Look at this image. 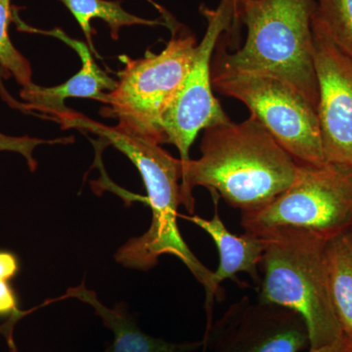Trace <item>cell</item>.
<instances>
[{
    "mask_svg": "<svg viewBox=\"0 0 352 352\" xmlns=\"http://www.w3.org/2000/svg\"><path fill=\"white\" fill-rule=\"evenodd\" d=\"M200 10L207 29L163 120L166 143L177 148L182 166L191 160L190 148L199 132L230 120L212 91V59L219 39L232 29L233 0H219L212 9L201 6Z\"/></svg>",
    "mask_w": 352,
    "mask_h": 352,
    "instance_id": "obj_8",
    "label": "cell"
},
{
    "mask_svg": "<svg viewBox=\"0 0 352 352\" xmlns=\"http://www.w3.org/2000/svg\"><path fill=\"white\" fill-rule=\"evenodd\" d=\"M67 126L85 129L105 138L131 160L142 176L152 210L151 226L142 236L131 238L122 245L116 254V261L124 267L147 271L157 265L163 254L176 256L203 285L206 311L212 312L217 294L212 283V271L189 249L176 221L178 207L182 205L180 159L170 156L157 143L135 138L116 126H104L80 113H72Z\"/></svg>",
    "mask_w": 352,
    "mask_h": 352,
    "instance_id": "obj_3",
    "label": "cell"
},
{
    "mask_svg": "<svg viewBox=\"0 0 352 352\" xmlns=\"http://www.w3.org/2000/svg\"><path fill=\"white\" fill-rule=\"evenodd\" d=\"M214 199V214L212 219H206L199 215L182 217L195 226L200 227L214 240L219 254L217 270L212 272V283L219 293L220 285L226 280L231 279L240 284L237 275L247 273L254 284L261 283V266L266 241L261 236L245 232L244 235H235L224 226L219 212V196L210 192Z\"/></svg>",
    "mask_w": 352,
    "mask_h": 352,
    "instance_id": "obj_12",
    "label": "cell"
},
{
    "mask_svg": "<svg viewBox=\"0 0 352 352\" xmlns=\"http://www.w3.org/2000/svg\"><path fill=\"white\" fill-rule=\"evenodd\" d=\"M19 270V263L15 254L10 252L0 251V280L9 281Z\"/></svg>",
    "mask_w": 352,
    "mask_h": 352,
    "instance_id": "obj_20",
    "label": "cell"
},
{
    "mask_svg": "<svg viewBox=\"0 0 352 352\" xmlns=\"http://www.w3.org/2000/svg\"><path fill=\"white\" fill-rule=\"evenodd\" d=\"M309 352H352V339L342 335L332 344L316 349H309Z\"/></svg>",
    "mask_w": 352,
    "mask_h": 352,
    "instance_id": "obj_21",
    "label": "cell"
},
{
    "mask_svg": "<svg viewBox=\"0 0 352 352\" xmlns=\"http://www.w3.org/2000/svg\"><path fill=\"white\" fill-rule=\"evenodd\" d=\"M329 289L342 332L352 339V230L327 241Z\"/></svg>",
    "mask_w": 352,
    "mask_h": 352,
    "instance_id": "obj_14",
    "label": "cell"
},
{
    "mask_svg": "<svg viewBox=\"0 0 352 352\" xmlns=\"http://www.w3.org/2000/svg\"><path fill=\"white\" fill-rule=\"evenodd\" d=\"M266 241L261 266L258 300L300 315L309 349L328 346L344 332L329 289L327 240L307 231L277 228L261 235Z\"/></svg>",
    "mask_w": 352,
    "mask_h": 352,
    "instance_id": "obj_4",
    "label": "cell"
},
{
    "mask_svg": "<svg viewBox=\"0 0 352 352\" xmlns=\"http://www.w3.org/2000/svg\"><path fill=\"white\" fill-rule=\"evenodd\" d=\"M201 157L182 166V205L194 214V187L247 212L268 205L295 179L298 163L256 118L205 129Z\"/></svg>",
    "mask_w": 352,
    "mask_h": 352,
    "instance_id": "obj_1",
    "label": "cell"
},
{
    "mask_svg": "<svg viewBox=\"0 0 352 352\" xmlns=\"http://www.w3.org/2000/svg\"><path fill=\"white\" fill-rule=\"evenodd\" d=\"M72 15L75 17L76 22L82 30L90 50L95 51L92 41L91 20L99 18L103 20L110 28L111 36L117 41L119 38L120 30L129 25H166L159 20H148L138 17L127 12L120 6V1H110V0H60Z\"/></svg>",
    "mask_w": 352,
    "mask_h": 352,
    "instance_id": "obj_15",
    "label": "cell"
},
{
    "mask_svg": "<svg viewBox=\"0 0 352 352\" xmlns=\"http://www.w3.org/2000/svg\"><path fill=\"white\" fill-rule=\"evenodd\" d=\"M64 298H76L87 303L100 317L104 325L112 331V344L104 352H192L203 346V342L179 344L148 335L138 327L126 305L118 303L113 308L107 307L85 284L69 288Z\"/></svg>",
    "mask_w": 352,
    "mask_h": 352,
    "instance_id": "obj_13",
    "label": "cell"
},
{
    "mask_svg": "<svg viewBox=\"0 0 352 352\" xmlns=\"http://www.w3.org/2000/svg\"><path fill=\"white\" fill-rule=\"evenodd\" d=\"M203 346L204 352H300L309 337L293 310L244 296L212 323Z\"/></svg>",
    "mask_w": 352,
    "mask_h": 352,
    "instance_id": "obj_9",
    "label": "cell"
},
{
    "mask_svg": "<svg viewBox=\"0 0 352 352\" xmlns=\"http://www.w3.org/2000/svg\"><path fill=\"white\" fill-rule=\"evenodd\" d=\"M197 41L192 34H176L160 53L124 57V67L112 91L106 94L101 113L118 120L117 129L150 142L166 143L164 113L170 107L191 64Z\"/></svg>",
    "mask_w": 352,
    "mask_h": 352,
    "instance_id": "obj_5",
    "label": "cell"
},
{
    "mask_svg": "<svg viewBox=\"0 0 352 352\" xmlns=\"http://www.w3.org/2000/svg\"><path fill=\"white\" fill-rule=\"evenodd\" d=\"M41 141L28 138H10L0 133V150L18 152L25 157L30 166L34 168L36 162L32 157V150Z\"/></svg>",
    "mask_w": 352,
    "mask_h": 352,
    "instance_id": "obj_18",
    "label": "cell"
},
{
    "mask_svg": "<svg viewBox=\"0 0 352 352\" xmlns=\"http://www.w3.org/2000/svg\"><path fill=\"white\" fill-rule=\"evenodd\" d=\"M11 20V0H0V75L13 78L21 87L32 82L31 63L14 46L9 36Z\"/></svg>",
    "mask_w": 352,
    "mask_h": 352,
    "instance_id": "obj_17",
    "label": "cell"
},
{
    "mask_svg": "<svg viewBox=\"0 0 352 352\" xmlns=\"http://www.w3.org/2000/svg\"><path fill=\"white\" fill-rule=\"evenodd\" d=\"M212 74V87L224 96L242 102L296 163H328L316 109L302 94L270 76Z\"/></svg>",
    "mask_w": 352,
    "mask_h": 352,
    "instance_id": "obj_7",
    "label": "cell"
},
{
    "mask_svg": "<svg viewBox=\"0 0 352 352\" xmlns=\"http://www.w3.org/2000/svg\"><path fill=\"white\" fill-rule=\"evenodd\" d=\"M315 0H233L236 25L247 28L242 48L217 50L212 71L270 76L294 88L317 110L312 17Z\"/></svg>",
    "mask_w": 352,
    "mask_h": 352,
    "instance_id": "obj_2",
    "label": "cell"
},
{
    "mask_svg": "<svg viewBox=\"0 0 352 352\" xmlns=\"http://www.w3.org/2000/svg\"><path fill=\"white\" fill-rule=\"evenodd\" d=\"M312 32L324 155L328 163L352 168V59L333 43L315 14Z\"/></svg>",
    "mask_w": 352,
    "mask_h": 352,
    "instance_id": "obj_10",
    "label": "cell"
},
{
    "mask_svg": "<svg viewBox=\"0 0 352 352\" xmlns=\"http://www.w3.org/2000/svg\"><path fill=\"white\" fill-rule=\"evenodd\" d=\"M245 232L277 228L307 231L325 240L352 230V168L298 163L293 183L268 205L242 212Z\"/></svg>",
    "mask_w": 352,
    "mask_h": 352,
    "instance_id": "obj_6",
    "label": "cell"
},
{
    "mask_svg": "<svg viewBox=\"0 0 352 352\" xmlns=\"http://www.w3.org/2000/svg\"><path fill=\"white\" fill-rule=\"evenodd\" d=\"M20 315L17 307V298L8 281L0 280V316Z\"/></svg>",
    "mask_w": 352,
    "mask_h": 352,
    "instance_id": "obj_19",
    "label": "cell"
},
{
    "mask_svg": "<svg viewBox=\"0 0 352 352\" xmlns=\"http://www.w3.org/2000/svg\"><path fill=\"white\" fill-rule=\"evenodd\" d=\"M315 16L338 47L352 59V0H315Z\"/></svg>",
    "mask_w": 352,
    "mask_h": 352,
    "instance_id": "obj_16",
    "label": "cell"
},
{
    "mask_svg": "<svg viewBox=\"0 0 352 352\" xmlns=\"http://www.w3.org/2000/svg\"><path fill=\"white\" fill-rule=\"evenodd\" d=\"M47 34L61 38L78 53L82 60V69L73 78L58 87H44L32 82L22 87L20 91L21 98L24 100L22 107L38 111L58 120L69 111L64 104L67 98L94 99L103 103L106 94L112 91L117 85V80H113L97 66L87 44L69 38L61 31Z\"/></svg>",
    "mask_w": 352,
    "mask_h": 352,
    "instance_id": "obj_11",
    "label": "cell"
}]
</instances>
